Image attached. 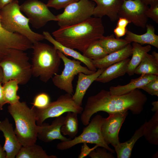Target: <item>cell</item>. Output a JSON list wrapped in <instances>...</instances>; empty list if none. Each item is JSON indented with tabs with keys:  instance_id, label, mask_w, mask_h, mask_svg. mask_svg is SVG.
<instances>
[{
	"instance_id": "9",
	"label": "cell",
	"mask_w": 158,
	"mask_h": 158,
	"mask_svg": "<svg viewBox=\"0 0 158 158\" xmlns=\"http://www.w3.org/2000/svg\"><path fill=\"white\" fill-rule=\"evenodd\" d=\"M72 95L67 93L60 96L56 100L50 102L44 108H36L37 124L40 126L47 119L56 117L68 111L81 114L83 108L76 103Z\"/></svg>"
},
{
	"instance_id": "26",
	"label": "cell",
	"mask_w": 158,
	"mask_h": 158,
	"mask_svg": "<svg viewBox=\"0 0 158 158\" xmlns=\"http://www.w3.org/2000/svg\"><path fill=\"white\" fill-rule=\"evenodd\" d=\"M16 158H57L55 155H48L40 146L35 143L22 146L16 156Z\"/></svg>"
},
{
	"instance_id": "19",
	"label": "cell",
	"mask_w": 158,
	"mask_h": 158,
	"mask_svg": "<svg viewBox=\"0 0 158 158\" xmlns=\"http://www.w3.org/2000/svg\"><path fill=\"white\" fill-rule=\"evenodd\" d=\"M44 39L51 43L58 50L61 52L64 55L71 56L75 59L79 60L84 63L90 70L96 71V68L92 64L91 60L82 54L73 49L65 46L57 41L48 31L43 32Z\"/></svg>"
},
{
	"instance_id": "40",
	"label": "cell",
	"mask_w": 158,
	"mask_h": 158,
	"mask_svg": "<svg viewBox=\"0 0 158 158\" xmlns=\"http://www.w3.org/2000/svg\"><path fill=\"white\" fill-rule=\"evenodd\" d=\"M116 26L126 28L128 24L130 23L127 19L125 18L119 17Z\"/></svg>"
},
{
	"instance_id": "43",
	"label": "cell",
	"mask_w": 158,
	"mask_h": 158,
	"mask_svg": "<svg viewBox=\"0 0 158 158\" xmlns=\"http://www.w3.org/2000/svg\"><path fill=\"white\" fill-rule=\"evenodd\" d=\"M152 104L153 106L151 110L154 112H156L158 111V101H153L152 103Z\"/></svg>"
},
{
	"instance_id": "25",
	"label": "cell",
	"mask_w": 158,
	"mask_h": 158,
	"mask_svg": "<svg viewBox=\"0 0 158 158\" xmlns=\"http://www.w3.org/2000/svg\"><path fill=\"white\" fill-rule=\"evenodd\" d=\"M132 57L128 65L126 73L129 76L133 75L137 67L140 64L145 55L151 49L150 45L142 46L135 42L132 44Z\"/></svg>"
},
{
	"instance_id": "38",
	"label": "cell",
	"mask_w": 158,
	"mask_h": 158,
	"mask_svg": "<svg viewBox=\"0 0 158 158\" xmlns=\"http://www.w3.org/2000/svg\"><path fill=\"white\" fill-rule=\"evenodd\" d=\"M98 146L96 145L92 148H90L87 145L86 143H83V145L82 146L80 154L78 156V158H84L90 154V153L93 150L95 149Z\"/></svg>"
},
{
	"instance_id": "12",
	"label": "cell",
	"mask_w": 158,
	"mask_h": 158,
	"mask_svg": "<svg viewBox=\"0 0 158 158\" xmlns=\"http://www.w3.org/2000/svg\"><path fill=\"white\" fill-rule=\"evenodd\" d=\"M149 8L140 0H123L118 17L126 18L135 25L144 28L148 20L146 12Z\"/></svg>"
},
{
	"instance_id": "13",
	"label": "cell",
	"mask_w": 158,
	"mask_h": 158,
	"mask_svg": "<svg viewBox=\"0 0 158 158\" xmlns=\"http://www.w3.org/2000/svg\"><path fill=\"white\" fill-rule=\"evenodd\" d=\"M128 114V111L109 114L104 118L101 132L106 144L114 147L120 143L118 134L120 128Z\"/></svg>"
},
{
	"instance_id": "16",
	"label": "cell",
	"mask_w": 158,
	"mask_h": 158,
	"mask_svg": "<svg viewBox=\"0 0 158 158\" xmlns=\"http://www.w3.org/2000/svg\"><path fill=\"white\" fill-rule=\"evenodd\" d=\"M0 130L3 132L5 138L3 148L6 152V158H15L22 146L8 118L0 121Z\"/></svg>"
},
{
	"instance_id": "7",
	"label": "cell",
	"mask_w": 158,
	"mask_h": 158,
	"mask_svg": "<svg viewBox=\"0 0 158 158\" xmlns=\"http://www.w3.org/2000/svg\"><path fill=\"white\" fill-rule=\"evenodd\" d=\"M104 118L100 115L95 116L85 127L82 133L70 140L61 141L57 145L61 150H66L81 143L94 144L99 147H104L112 153L115 150L111 148L105 142L101 132V127Z\"/></svg>"
},
{
	"instance_id": "8",
	"label": "cell",
	"mask_w": 158,
	"mask_h": 158,
	"mask_svg": "<svg viewBox=\"0 0 158 158\" xmlns=\"http://www.w3.org/2000/svg\"><path fill=\"white\" fill-rule=\"evenodd\" d=\"M58 52L63 62L64 68L61 74L54 75L52 79L53 83L59 89L73 95L74 91L72 82L75 76L80 72L90 74L95 71L82 66L80 61L69 59L59 51L58 50Z\"/></svg>"
},
{
	"instance_id": "24",
	"label": "cell",
	"mask_w": 158,
	"mask_h": 158,
	"mask_svg": "<svg viewBox=\"0 0 158 158\" xmlns=\"http://www.w3.org/2000/svg\"><path fill=\"white\" fill-rule=\"evenodd\" d=\"M146 121L137 130L133 135L128 140L119 143L114 147L118 158H129L131 157L133 147L137 141L143 136Z\"/></svg>"
},
{
	"instance_id": "37",
	"label": "cell",
	"mask_w": 158,
	"mask_h": 158,
	"mask_svg": "<svg viewBox=\"0 0 158 158\" xmlns=\"http://www.w3.org/2000/svg\"><path fill=\"white\" fill-rule=\"evenodd\" d=\"M146 11V14L147 18H150L156 23H158V1L150 5Z\"/></svg>"
},
{
	"instance_id": "21",
	"label": "cell",
	"mask_w": 158,
	"mask_h": 158,
	"mask_svg": "<svg viewBox=\"0 0 158 158\" xmlns=\"http://www.w3.org/2000/svg\"><path fill=\"white\" fill-rule=\"evenodd\" d=\"M157 77L158 76L152 75H141L139 78L131 79L129 83L126 85L111 86L109 91L113 95L125 94L136 89H140L145 85Z\"/></svg>"
},
{
	"instance_id": "29",
	"label": "cell",
	"mask_w": 158,
	"mask_h": 158,
	"mask_svg": "<svg viewBox=\"0 0 158 158\" xmlns=\"http://www.w3.org/2000/svg\"><path fill=\"white\" fill-rule=\"evenodd\" d=\"M145 121L143 136L150 144L158 145V111L148 121Z\"/></svg>"
},
{
	"instance_id": "23",
	"label": "cell",
	"mask_w": 158,
	"mask_h": 158,
	"mask_svg": "<svg viewBox=\"0 0 158 158\" xmlns=\"http://www.w3.org/2000/svg\"><path fill=\"white\" fill-rule=\"evenodd\" d=\"M130 60L129 58L126 59L105 68L95 81L105 83L124 75Z\"/></svg>"
},
{
	"instance_id": "4",
	"label": "cell",
	"mask_w": 158,
	"mask_h": 158,
	"mask_svg": "<svg viewBox=\"0 0 158 158\" xmlns=\"http://www.w3.org/2000/svg\"><path fill=\"white\" fill-rule=\"evenodd\" d=\"M32 75L44 83L47 82L59 70L61 59L54 46L37 42L32 44Z\"/></svg>"
},
{
	"instance_id": "5",
	"label": "cell",
	"mask_w": 158,
	"mask_h": 158,
	"mask_svg": "<svg viewBox=\"0 0 158 158\" xmlns=\"http://www.w3.org/2000/svg\"><path fill=\"white\" fill-rule=\"evenodd\" d=\"M0 19L6 30L24 36L32 44L44 39L43 34L35 32L30 28L29 19L22 13L18 0H14L0 9Z\"/></svg>"
},
{
	"instance_id": "41",
	"label": "cell",
	"mask_w": 158,
	"mask_h": 158,
	"mask_svg": "<svg viewBox=\"0 0 158 158\" xmlns=\"http://www.w3.org/2000/svg\"><path fill=\"white\" fill-rule=\"evenodd\" d=\"M2 83H0V110L3 109V107L6 104L4 98Z\"/></svg>"
},
{
	"instance_id": "42",
	"label": "cell",
	"mask_w": 158,
	"mask_h": 158,
	"mask_svg": "<svg viewBox=\"0 0 158 158\" xmlns=\"http://www.w3.org/2000/svg\"><path fill=\"white\" fill-rule=\"evenodd\" d=\"M14 0H0V9Z\"/></svg>"
},
{
	"instance_id": "33",
	"label": "cell",
	"mask_w": 158,
	"mask_h": 158,
	"mask_svg": "<svg viewBox=\"0 0 158 158\" xmlns=\"http://www.w3.org/2000/svg\"><path fill=\"white\" fill-rule=\"evenodd\" d=\"M50 102L49 95L46 93H41L35 97L32 104L36 108L40 109L46 107Z\"/></svg>"
},
{
	"instance_id": "27",
	"label": "cell",
	"mask_w": 158,
	"mask_h": 158,
	"mask_svg": "<svg viewBox=\"0 0 158 158\" xmlns=\"http://www.w3.org/2000/svg\"><path fill=\"white\" fill-rule=\"evenodd\" d=\"M134 73L141 75H152L158 76V61L152 55L147 54L135 69Z\"/></svg>"
},
{
	"instance_id": "39",
	"label": "cell",
	"mask_w": 158,
	"mask_h": 158,
	"mask_svg": "<svg viewBox=\"0 0 158 158\" xmlns=\"http://www.w3.org/2000/svg\"><path fill=\"white\" fill-rule=\"evenodd\" d=\"M127 30V28L116 26L114 30V35L116 38H119L126 34Z\"/></svg>"
},
{
	"instance_id": "20",
	"label": "cell",
	"mask_w": 158,
	"mask_h": 158,
	"mask_svg": "<svg viewBox=\"0 0 158 158\" xmlns=\"http://www.w3.org/2000/svg\"><path fill=\"white\" fill-rule=\"evenodd\" d=\"M132 46L130 43L118 51L108 54L99 59L91 60L96 68H106L109 66L129 58L132 55Z\"/></svg>"
},
{
	"instance_id": "11",
	"label": "cell",
	"mask_w": 158,
	"mask_h": 158,
	"mask_svg": "<svg viewBox=\"0 0 158 158\" xmlns=\"http://www.w3.org/2000/svg\"><path fill=\"white\" fill-rule=\"evenodd\" d=\"M20 9L36 29L44 27L49 21H57L56 16L50 11L47 4L39 0L26 1L20 5Z\"/></svg>"
},
{
	"instance_id": "44",
	"label": "cell",
	"mask_w": 158,
	"mask_h": 158,
	"mask_svg": "<svg viewBox=\"0 0 158 158\" xmlns=\"http://www.w3.org/2000/svg\"><path fill=\"white\" fill-rule=\"evenodd\" d=\"M145 4L148 6L158 1V0H140Z\"/></svg>"
},
{
	"instance_id": "2",
	"label": "cell",
	"mask_w": 158,
	"mask_h": 158,
	"mask_svg": "<svg viewBox=\"0 0 158 158\" xmlns=\"http://www.w3.org/2000/svg\"><path fill=\"white\" fill-rule=\"evenodd\" d=\"M104 32L101 18L91 17L82 23L60 27L52 35L62 45L83 53L92 42L104 36Z\"/></svg>"
},
{
	"instance_id": "18",
	"label": "cell",
	"mask_w": 158,
	"mask_h": 158,
	"mask_svg": "<svg viewBox=\"0 0 158 158\" xmlns=\"http://www.w3.org/2000/svg\"><path fill=\"white\" fill-rule=\"evenodd\" d=\"M105 68H98L96 71L90 74H86L81 72L78 74L75 92L72 95L74 100L77 104L82 106L83 99L87 90Z\"/></svg>"
},
{
	"instance_id": "36",
	"label": "cell",
	"mask_w": 158,
	"mask_h": 158,
	"mask_svg": "<svg viewBox=\"0 0 158 158\" xmlns=\"http://www.w3.org/2000/svg\"><path fill=\"white\" fill-rule=\"evenodd\" d=\"M107 150L104 147L100 148L97 147L92 151L88 156L91 158H114L112 153L107 152Z\"/></svg>"
},
{
	"instance_id": "34",
	"label": "cell",
	"mask_w": 158,
	"mask_h": 158,
	"mask_svg": "<svg viewBox=\"0 0 158 158\" xmlns=\"http://www.w3.org/2000/svg\"><path fill=\"white\" fill-rule=\"evenodd\" d=\"M80 0H48L47 6L57 10L64 8L68 5Z\"/></svg>"
},
{
	"instance_id": "35",
	"label": "cell",
	"mask_w": 158,
	"mask_h": 158,
	"mask_svg": "<svg viewBox=\"0 0 158 158\" xmlns=\"http://www.w3.org/2000/svg\"><path fill=\"white\" fill-rule=\"evenodd\" d=\"M142 89L152 96H158V77L141 87Z\"/></svg>"
},
{
	"instance_id": "46",
	"label": "cell",
	"mask_w": 158,
	"mask_h": 158,
	"mask_svg": "<svg viewBox=\"0 0 158 158\" xmlns=\"http://www.w3.org/2000/svg\"><path fill=\"white\" fill-rule=\"evenodd\" d=\"M152 55L158 61V53L155 51H153L152 52Z\"/></svg>"
},
{
	"instance_id": "17",
	"label": "cell",
	"mask_w": 158,
	"mask_h": 158,
	"mask_svg": "<svg viewBox=\"0 0 158 158\" xmlns=\"http://www.w3.org/2000/svg\"><path fill=\"white\" fill-rule=\"evenodd\" d=\"M96 4L93 15L102 18L106 16L114 22L119 18L118 13L123 0H90Z\"/></svg>"
},
{
	"instance_id": "3",
	"label": "cell",
	"mask_w": 158,
	"mask_h": 158,
	"mask_svg": "<svg viewBox=\"0 0 158 158\" xmlns=\"http://www.w3.org/2000/svg\"><path fill=\"white\" fill-rule=\"evenodd\" d=\"M36 108H29L26 102L10 105L8 111L14 119L15 133L22 146L36 143L39 126L36 124Z\"/></svg>"
},
{
	"instance_id": "30",
	"label": "cell",
	"mask_w": 158,
	"mask_h": 158,
	"mask_svg": "<svg viewBox=\"0 0 158 158\" xmlns=\"http://www.w3.org/2000/svg\"><path fill=\"white\" fill-rule=\"evenodd\" d=\"M76 113L68 111L60 130L63 135H67L70 138H73L77 134L78 130V121Z\"/></svg>"
},
{
	"instance_id": "6",
	"label": "cell",
	"mask_w": 158,
	"mask_h": 158,
	"mask_svg": "<svg viewBox=\"0 0 158 158\" xmlns=\"http://www.w3.org/2000/svg\"><path fill=\"white\" fill-rule=\"evenodd\" d=\"M24 51L12 49L0 63L3 74L2 83L16 80L19 84L24 85L29 81L32 75L31 65Z\"/></svg>"
},
{
	"instance_id": "31",
	"label": "cell",
	"mask_w": 158,
	"mask_h": 158,
	"mask_svg": "<svg viewBox=\"0 0 158 158\" xmlns=\"http://www.w3.org/2000/svg\"><path fill=\"white\" fill-rule=\"evenodd\" d=\"M18 84V81L16 80H10L3 84V92L6 104L12 105L19 101L20 97L17 95Z\"/></svg>"
},
{
	"instance_id": "14",
	"label": "cell",
	"mask_w": 158,
	"mask_h": 158,
	"mask_svg": "<svg viewBox=\"0 0 158 158\" xmlns=\"http://www.w3.org/2000/svg\"><path fill=\"white\" fill-rule=\"evenodd\" d=\"M30 42L24 36L18 33L9 32L2 26L0 19V63L12 49L27 50Z\"/></svg>"
},
{
	"instance_id": "10",
	"label": "cell",
	"mask_w": 158,
	"mask_h": 158,
	"mask_svg": "<svg viewBox=\"0 0 158 158\" xmlns=\"http://www.w3.org/2000/svg\"><path fill=\"white\" fill-rule=\"evenodd\" d=\"M95 5L90 0H80L68 5L63 12L56 16L58 25L68 26L86 20L93 15Z\"/></svg>"
},
{
	"instance_id": "47",
	"label": "cell",
	"mask_w": 158,
	"mask_h": 158,
	"mask_svg": "<svg viewBox=\"0 0 158 158\" xmlns=\"http://www.w3.org/2000/svg\"><path fill=\"white\" fill-rule=\"evenodd\" d=\"M3 78V74L2 69L0 66V83H2Z\"/></svg>"
},
{
	"instance_id": "45",
	"label": "cell",
	"mask_w": 158,
	"mask_h": 158,
	"mask_svg": "<svg viewBox=\"0 0 158 158\" xmlns=\"http://www.w3.org/2000/svg\"><path fill=\"white\" fill-rule=\"evenodd\" d=\"M6 154L3 148L0 144V158H6Z\"/></svg>"
},
{
	"instance_id": "32",
	"label": "cell",
	"mask_w": 158,
	"mask_h": 158,
	"mask_svg": "<svg viewBox=\"0 0 158 158\" xmlns=\"http://www.w3.org/2000/svg\"><path fill=\"white\" fill-rule=\"evenodd\" d=\"M83 55L92 60L102 59L107 54L99 41V39L92 42L83 53Z\"/></svg>"
},
{
	"instance_id": "15",
	"label": "cell",
	"mask_w": 158,
	"mask_h": 158,
	"mask_svg": "<svg viewBox=\"0 0 158 158\" xmlns=\"http://www.w3.org/2000/svg\"><path fill=\"white\" fill-rule=\"evenodd\" d=\"M65 119V117L60 116L56 117L50 125L48 123H43L39 126L37 138L45 142H50L56 139L61 141L71 140V138L63 136L61 132V128Z\"/></svg>"
},
{
	"instance_id": "22",
	"label": "cell",
	"mask_w": 158,
	"mask_h": 158,
	"mask_svg": "<svg viewBox=\"0 0 158 158\" xmlns=\"http://www.w3.org/2000/svg\"><path fill=\"white\" fill-rule=\"evenodd\" d=\"M146 32L142 35L135 34L127 30L125 39L130 43L135 42L141 45L148 44L158 48V35L155 33L153 25L147 24Z\"/></svg>"
},
{
	"instance_id": "1",
	"label": "cell",
	"mask_w": 158,
	"mask_h": 158,
	"mask_svg": "<svg viewBox=\"0 0 158 158\" xmlns=\"http://www.w3.org/2000/svg\"><path fill=\"white\" fill-rule=\"evenodd\" d=\"M147 100L146 95L138 89L120 95H112L109 91L103 89L88 98L81 121L84 125H87L92 116L99 111L109 114L130 110L133 114L138 115Z\"/></svg>"
},
{
	"instance_id": "28",
	"label": "cell",
	"mask_w": 158,
	"mask_h": 158,
	"mask_svg": "<svg viewBox=\"0 0 158 158\" xmlns=\"http://www.w3.org/2000/svg\"><path fill=\"white\" fill-rule=\"evenodd\" d=\"M99 41L107 54L121 49L131 43L125 39L115 38L114 34L103 36Z\"/></svg>"
}]
</instances>
